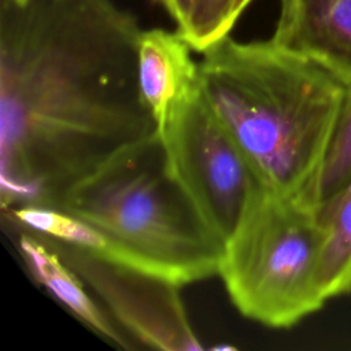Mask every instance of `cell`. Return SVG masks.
<instances>
[{
    "label": "cell",
    "instance_id": "2e32d148",
    "mask_svg": "<svg viewBox=\"0 0 351 351\" xmlns=\"http://www.w3.org/2000/svg\"><path fill=\"white\" fill-rule=\"evenodd\" d=\"M14 1H18V3H22V1H25V0H14Z\"/></svg>",
    "mask_w": 351,
    "mask_h": 351
},
{
    "label": "cell",
    "instance_id": "3957f363",
    "mask_svg": "<svg viewBox=\"0 0 351 351\" xmlns=\"http://www.w3.org/2000/svg\"><path fill=\"white\" fill-rule=\"evenodd\" d=\"M55 208L99 232L104 256L180 287L218 274L223 243L171 174L159 132L75 182Z\"/></svg>",
    "mask_w": 351,
    "mask_h": 351
},
{
    "label": "cell",
    "instance_id": "277c9868",
    "mask_svg": "<svg viewBox=\"0 0 351 351\" xmlns=\"http://www.w3.org/2000/svg\"><path fill=\"white\" fill-rule=\"evenodd\" d=\"M319 251L317 208L262 188L223 243L218 276L244 317L291 328L326 303L318 285Z\"/></svg>",
    "mask_w": 351,
    "mask_h": 351
},
{
    "label": "cell",
    "instance_id": "9c48e42d",
    "mask_svg": "<svg viewBox=\"0 0 351 351\" xmlns=\"http://www.w3.org/2000/svg\"><path fill=\"white\" fill-rule=\"evenodd\" d=\"M18 230L16 245L37 282L44 285L74 317L103 339L130 348L128 339L90 298L80 276L36 232L10 223Z\"/></svg>",
    "mask_w": 351,
    "mask_h": 351
},
{
    "label": "cell",
    "instance_id": "5b68a950",
    "mask_svg": "<svg viewBox=\"0 0 351 351\" xmlns=\"http://www.w3.org/2000/svg\"><path fill=\"white\" fill-rule=\"evenodd\" d=\"M158 132L171 174L225 243L266 186L206 100L199 80L173 103Z\"/></svg>",
    "mask_w": 351,
    "mask_h": 351
},
{
    "label": "cell",
    "instance_id": "30bf717a",
    "mask_svg": "<svg viewBox=\"0 0 351 351\" xmlns=\"http://www.w3.org/2000/svg\"><path fill=\"white\" fill-rule=\"evenodd\" d=\"M315 208L321 229L318 285L328 302L351 293V185Z\"/></svg>",
    "mask_w": 351,
    "mask_h": 351
},
{
    "label": "cell",
    "instance_id": "4fadbf2b",
    "mask_svg": "<svg viewBox=\"0 0 351 351\" xmlns=\"http://www.w3.org/2000/svg\"><path fill=\"white\" fill-rule=\"evenodd\" d=\"M233 3L234 0H192L188 23L178 33L193 51L203 53L233 29Z\"/></svg>",
    "mask_w": 351,
    "mask_h": 351
},
{
    "label": "cell",
    "instance_id": "6da1fadb",
    "mask_svg": "<svg viewBox=\"0 0 351 351\" xmlns=\"http://www.w3.org/2000/svg\"><path fill=\"white\" fill-rule=\"evenodd\" d=\"M137 19L115 0H1V210L55 207L158 132L138 85Z\"/></svg>",
    "mask_w": 351,
    "mask_h": 351
},
{
    "label": "cell",
    "instance_id": "8fae6325",
    "mask_svg": "<svg viewBox=\"0 0 351 351\" xmlns=\"http://www.w3.org/2000/svg\"><path fill=\"white\" fill-rule=\"evenodd\" d=\"M351 185V81H346L341 108L319 169L302 196L318 207Z\"/></svg>",
    "mask_w": 351,
    "mask_h": 351
},
{
    "label": "cell",
    "instance_id": "7c38bea8",
    "mask_svg": "<svg viewBox=\"0 0 351 351\" xmlns=\"http://www.w3.org/2000/svg\"><path fill=\"white\" fill-rule=\"evenodd\" d=\"M3 214L14 223L47 237L64 241L97 254H104L107 244L103 236L82 219L55 207L21 206Z\"/></svg>",
    "mask_w": 351,
    "mask_h": 351
},
{
    "label": "cell",
    "instance_id": "5bb4252c",
    "mask_svg": "<svg viewBox=\"0 0 351 351\" xmlns=\"http://www.w3.org/2000/svg\"><path fill=\"white\" fill-rule=\"evenodd\" d=\"M160 5L165 7L167 14L174 19L177 23V27L180 32L185 27L189 19L191 8H192V0H156Z\"/></svg>",
    "mask_w": 351,
    "mask_h": 351
},
{
    "label": "cell",
    "instance_id": "ba28073f",
    "mask_svg": "<svg viewBox=\"0 0 351 351\" xmlns=\"http://www.w3.org/2000/svg\"><path fill=\"white\" fill-rule=\"evenodd\" d=\"M191 51V45L178 32L148 29L140 34L138 85L158 130L173 103L199 80V63L193 60Z\"/></svg>",
    "mask_w": 351,
    "mask_h": 351
},
{
    "label": "cell",
    "instance_id": "7a4b0ae2",
    "mask_svg": "<svg viewBox=\"0 0 351 351\" xmlns=\"http://www.w3.org/2000/svg\"><path fill=\"white\" fill-rule=\"evenodd\" d=\"M202 55L200 89L261 182L302 197L324 159L346 81L271 40L226 36Z\"/></svg>",
    "mask_w": 351,
    "mask_h": 351
},
{
    "label": "cell",
    "instance_id": "52a82bcc",
    "mask_svg": "<svg viewBox=\"0 0 351 351\" xmlns=\"http://www.w3.org/2000/svg\"><path fill=\"white\" fill-rule=\"evenodd\" d=\"M270 40L351 81V0H280Z\"/></svg>",
    "mask_w": 351,
    "mask_h": 351
},
{
    "label": "cell",
    "instance_id": "8992f818",
    "mask_svg": "<svg viewBox=\"0 0 351 351\" xmlns=\"http://www.w3.org/2000/svg\"><path fill=\"white\" fill-rule=\"evenodd\" d=\"M37 234L60 255L134 339L155 350L203 348L188 321L180 285L101 254Z\"/></svg>",
    "mask_w": 351,
    "mask_h": 351
},
{
    "label": "cell",
    "instance_id": "9a60e30c",
    "mask_svg": "<svg viewBox=\"0 0 351 351\" xmlns=\"http://www.w3.org/2000/svg\"><path fill=\"white\" fill-rule=\"evenodd\" d=\"M251 1L252 0H234L233 8H232V19L234 23L241 16V14L245 11V8L251 4Z\"/></svg>",
    "mask_w": 351,
    "mask_h": 351
}]
</instances>
